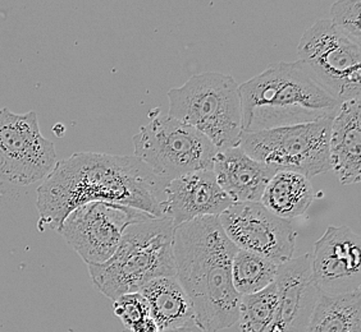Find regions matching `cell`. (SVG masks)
<instances>
[{
    "mask_svg": "<svg viewBox=\"0 0 361 332\" xmlns=\"http://www.w3.org/2000/svg\"><path fill=\"white\" fill-rule=\"evenodd\" d=\"M133 142V156L167 184L186 174L212 170L218 153L200 132L168 114H155Z\"/></svg>",
    "mask_w": 361,
    "mask_h": 332,
    "instance_id": "cell-6",
    "label": "cell"
},
{
    "mask_svg": "<svg viewBox=\"0 0 361 332\" xmlns=\"http://www.w3.org/2000/svg\"><path fill=\"white\" fill-rule=\"evenodd\" d=\"M159 331L196 326L191 300L176 276L154 279L140 290Z\"/></svg>",
    "mask_w": 361,
    "mask_h": 332,
    "instance_id": "cell-17",
    "label": "cell"
},
{
    "mask_svg": "<svg viewBox=\"0 0 361 332\" xmlns=\"http://www.w3.org/2000/svg\"><path fill=\"white\" fill-rule=\"evenodd\" d=\"M173 233V224L166 217L130 225L111 260L87 266L95 288L114 302L140 293L154 279L176 276Z\"/></svg>",
    "mask_w": 361,
    "mask_h": 332,
    "instance_id": "cell-4",
    "label": "cell"
},
{
    "mask_svg": "<svg viewBox=\"0 0 361 332\" xmlns=\"http://www.w3.org/2000/svg\"><path fill=\"white\" fill-rule=\"evenodd\" d=\"M149 219L155 217L136 208L91 202L75 208L58 231L87 266H97L116 253L126 229Z\"/></svg>",
    "mask_w": 361,
    "mask_h": 332,
    "instance_id": "cell-10",
    "label": "cell"
},
{
    "mask_svg": "<svg viewBox=\"0 0 361 332\" xmlns=\"http://www.w3.org/2000/svg\"><path fill=\"white\" fill-rule=\"evenodd\" d=\"M332 120L243 133L238 146L251 159L293 172L307 179L331 170L329 136Z\"/></svg>",
    "mask_w": 361,
    "mask_h": 332,
    "instance_id": "cell-7",
    "label": "cell"
},
{
    "mask_svg": "<svg viewBox=\"0 0 361 332\" xmlns=\"http://www.w3.org/2000/svg\"><path fill=\"white\" fill-rule=\"evenodd\" d=\"M276 285L277 309L265 332H307L320 298L312 271V255L279 264Z\"/></svg>",
    "mask_w": 361,
    "mask_h": 332,
    "instance_id": "cell-13",
    "label": "cell"
},
{
    "mask_svg": "<svg viewBox=\"0 0 361 332\" xmlns=\"http://www.w3.org/2000/svg\"><path fill=\"white\" fill-rule=\"evenodd\" d=\"M315 192L310 179L293 172H277L264 189L260 203L271 214L291 220L312 206Z\"/></svg>",
    "mask_w": 361,
    "mask_h": 332,
    "instance_id": "cell-18",
    "label": "cell"
},
{
    "mask_svg": "<svg viewBox=\"0 0 361 332\" xmlns=\"http://www.w3.org/2000/svg\"><path fill=\"white\" fill-rule=\"evenodd\" d=\"M279 264L247 250L237 249L232 260V283L235 290L250 295L276 283Z\"/></svg>",
    "mask_w": 361,
    "mask_h": 332,
    "instance_id": "cell-20",
    "label": "cell"
},
{
    "mask_svg": "<svg viewBox=\"0 0 361 332\" xmlns=\"http://www.w3.org/2000/svg\"><path fill=\"white\" fill-rule=\"evenodd\" d=\"M312 271L320 295L361 291V239L348 226H328L314 244Z\"/></svg>",
    "mask_w": 361,
    "mask_h": 332,
    "instance_id": "cell-12",
    "label": "cell"
},
{
    "mask_svg": "<svg viewBox=\"0 0 361 332\" xmlns=\"http://www.w3.org/2000/svg\"><path fill=\"white\" fill-rule=\"evenodd\" d=\"M223 231L237 248L282 264L293 258L296 231L260 203L241 202L218 216Z\"/></svg>",
    "mask_w": 361,
    "mask_h": 332,
    "instance_id": "cell-11",
    "label": "cell"
},
{
    "mask_svg": "<svg viewBox=\"0 0 361 332\" xmlns=\"http://www.w3.org/2000/svg\"><path fill=\"white\" fill-rule=\"evenodd\" d=\"M361 98L341 104L331 123L329 162L341 184L354 186L361 180Z\"/></svg>",
    "mask_w": 361,
    "mask_h": 332,
    "instance_id": "cell-16",
    "label": "cell"
},
{
    "mask_svg": "<svg viewBox=\"0 0 361 332\" xmlns=\"http://www.w3.org/2000/svg\"><path fill=\"white\" fill-rule=\"evenodd\" d=\"M299 62L341 103L361 98V42L322 18L298 46Z\"/></svg>",
    "mask_w": 361,
    "mask_h": 332,
    "instance_id": "cell-8",
    "label": "cell"
},
{
    "mask_svg": "<svg viewBox=\"0 0 361 332\" xmlns=\"http://www.w3.org/2000/svg\"><path fill=\"white\" fill-rule=\"evenodd\" d=\"M307 332H361V291L320 295Z\"/></svg>",
    "mask_w": 361,
    "mask_h": 332,
    "instance_id": "cell-19",
    "label": "cell"
},
{
    "mask_svg": "<svg viewBox=\"0 0 361 332\" xmlns=\"http://www.w3.org/2000/svg\"><path fill=\"white\" fill-rule=\"evenodd\" d=\"M276 283L250 295H243L238 305V326L241 332H265L277 309Z\"/></svg>",
    "mask_w": 361,
    "mask_h": 332,
    "instance_id": "cell-21",
    "label": "cell"
},
{
    "mask_svg": "<svg viewBox=\"0 0 361 332\" xmlns=\"http://www.w3.org/2000/svg\"><path fill=\"white\" fill-rule=\"evenodd\" d=\"M113 312L125 326V330L131 331L135 326L150 317V309L145 298L140 293H131L119 297L113 302Z\"/></svg>",
    "mask_w": 361,
    "mask_h": 332,
    "instance_id": "cell-22",
    "label": "cell"
},
{
    "mask_svg": "<svg viewBox=\"0 0 361 332\" xmlns=\"http://www.w3.org/2000/svg\"><path fill=\"white\" fill-rule=\"evenodd\" d=\"M212 172L233 203L260 202L267 184L277 173L274 167L251 159L240 146L218 151Z\"/></svg>",
    "mask_w": 361,
    "mask_h": 332,
    "instance_id": "cell-15",
    "label": "cell"
},
{
    "mask_svg": "<svg viewBox=\"0 0 361 332\" xmlns=\"http://www.w3.org/2000/svg\"><path fill=\"white\" fill-rule=\"evenodd\" d=\"M233 202L218 186L212 170H200L169 181L164 191L161 212L174 228L195 219L221 216Z\"/></svg>",
    "mask_w": 361,
    "mask_h": 332,
    "instance_id": "cell-14",
    "label": "cell"
},
{
    "mask_svg": "<svg viewBox=\"0 0 361 332\" xmlns=\"http://www.w3.org/2000/svg\"><path fill=\"white\" fill-rule=\"evenodd\" d=\"M243 133L332 120L340 100L298 62H279L238 84Z\"/></svg>",
    "mask_w": 361,
    "mask_h": 332,
    "instance_id": "cell-3",
    "label": "cell"
},
{
    "mask_svg": "<svg viewBox=\"0 0 361 332\" xmlns=\"http://www.w3.org/2000/svg\"><path fill=\"white\" fill-rule=\"evenodd\" d=\"M237 249L216 216L174 228L176 277L191 300L196 326L204 332L222 331L238 321L241 295L232 283Z\"/></svg>",
    "mask_w": 361,
    "mask_h": 332,
    "instance_id": "cell-2",
    "label": "cell"
},
{
    "mask_svg": "<svg viewBox=\"0 0 361 332\" xmlns=\"http://www.w3.org/2000/svg\"><path fill=\"white\" fill-rule=\"evenodd\" d=\"M56 165V147L42 136L36 111L0 109V180L25 187L45 179Z\"/></svg>",
    "mask_w": 361,
    "mask_h": 332,
    "instance_id": "cell-9",
    "label": "cell"
},
{
    "mask_svg": "<svg viewBox=\"0 0 361 332\" xmlns=\"http://www.w3.org/2000/svg\"><path fill=\"white\" fill-rule=\"evenodd\" d=\"M167 183L135 156L76 153L56 162L37 188L39 228L58 230L75 208L108 202L163 219Z\"/></svg>",
    "mask_w": 361,
    "mask_h": 332,
    "instance_id": "cell-1",
    "label": "cell"
},
{
    "mask_svg": "<svg viewBox=\"0 0 361 332\" xmlns=\"http://www.w3.org/2000/svg\"><path fill=\"white\" fill-rule=\"evenodd\" d=\"M168 115L200 132L218 151L238 146L243 111L238 83L229 75L205 72L168 92Z\"/></svg>",
    "mask_w": 361,
    "mask_h": 332,
    "instance_id": "cell-5",
    "label": "cell"
},
{
    "mask_svg": "<svg viewBox=\"0 0 361 332\" xmlns=\"http://www.w3.org/2000/svg\"><path fill=\"white\" fill-rule=\"evenodd\" d=\"M329 21L345 34L361 42L360 0H338L331 8Z\"/></svg>",
    "mask_w": 361,
    "mask_h": 332,
    "instance_id": "cell-23",
    "label": "cell"
},
{
    "mask_svg": "<svg viewBox=\"0 0 361 332\" xmlns=\"http://www.w3.org/2000/svg\"><path fill=\"white\" fill-rule=\"evenodd\" d=\"M123 332H130L128 330H123ZM159 332H204L197 326H190V327H180V328H172V330H164Z\"/></svg>",
    "mask_w": 361,
    "mask_h": 332,
    "instance_id": "cell-24",
    "label": "cell"
}]
</instances>
